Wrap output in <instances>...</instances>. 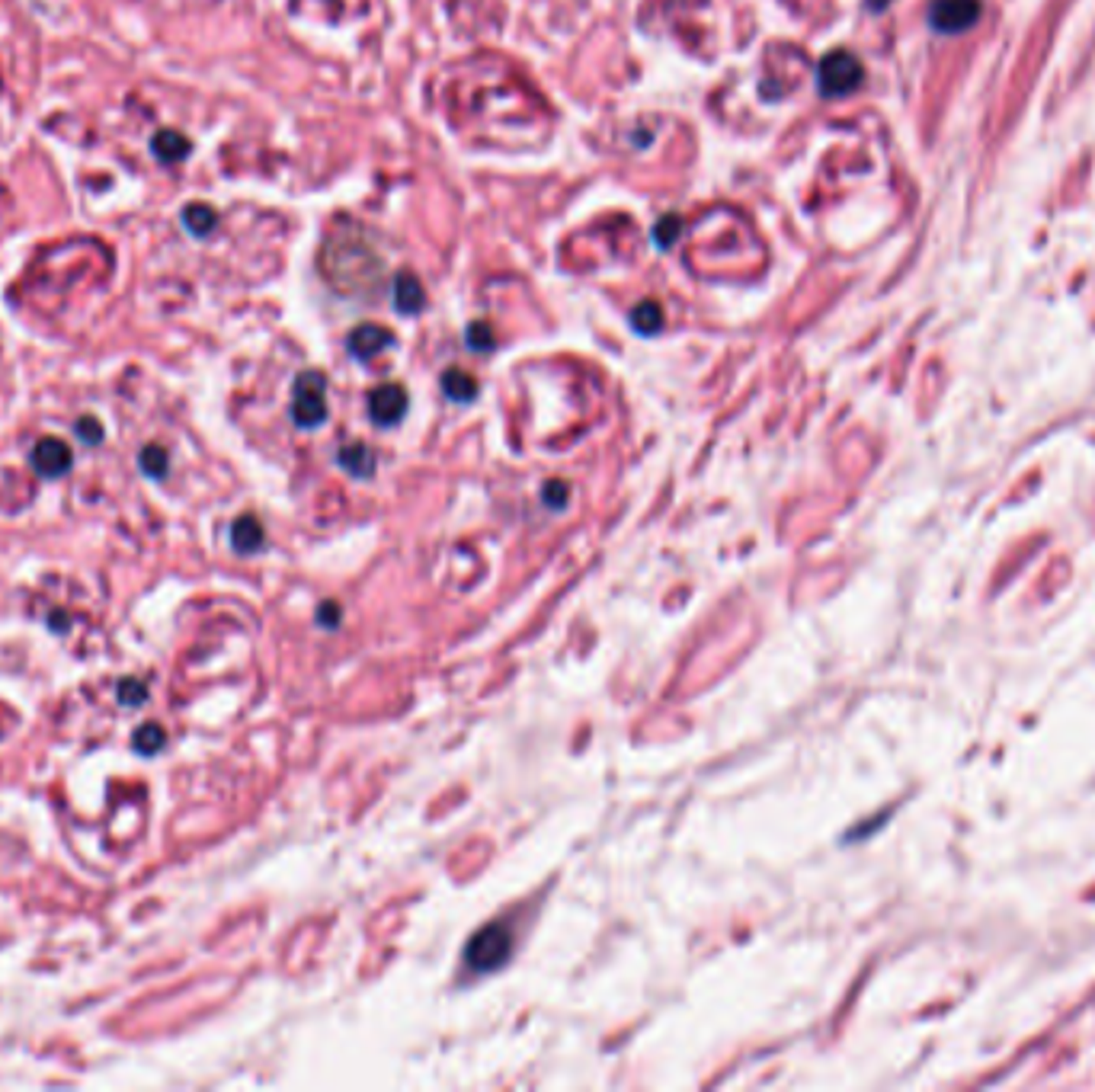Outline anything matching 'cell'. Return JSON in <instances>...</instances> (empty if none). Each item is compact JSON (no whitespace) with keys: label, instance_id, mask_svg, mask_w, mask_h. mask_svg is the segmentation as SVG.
Returning a JSON list of instances; mask_svg holds the SVG:
<instances>
[{"label":"cell","instance_id":"16","mask_svg":"<svg viewBox=\"0 0 1095 1092\" xmlns=\"http://www.w3.org/2000/svg\"><path fill=\"white\" fill-rule=\"evenodd\" d=\"M163 743H167V733H163L161 724H142L135 733H132V746H135V753H142V756L161 753Z\"/></svg>","mask_w":1095,"mask_h":1092},{"label":"cell","instance_id":"10","mask_svg":"<svg viewBox=\"0 0 1095 1092\" xmlns=\"http://www.w3.org/2000/svg\"><path fill=\"white\" fill-rule=\"evenodd\" d=\"M394 308L400 314H417L426 308V289L413 272H398L394 276Z\"/></svg>","mask_w":1095,"mask_h":1092},{"label":"cell","instance_id":"19","mask_svg":"<svg viewBox=\"0 0 1095 1092\" xmlns=\"http://www.w3.org/2000/svg\"><path fill=\"white\" fill-rule=\"evenodd\" d=\"M465 343H468V349H474V353H490L497 339H494L490 324H484V320H471V324H468V330H465Z\"/></svg>","mask_w":1095,"mask_h":1092},{"label":"cell","instance_id":"7","mask_svg":"<svg viewBox=\"0 0 1095 1092\" xmlns=\"http://www.w3.org/2000/svg\"><path fill=\"white\" fill-rule=\"evenodd\" d=\"M33 468L39 471L42 477H61L68 475L71 465H74V455H71V446L58 436H45V439L35 442L33 448Z\"/></svg>","mask_w":1095,"mask_h":1092},{"label":"cell","instance_id":"9","mask_svg":"<svg viewBox=\"0 0 1095 1092\" xmlns=\"http://www.w3.org/2000/svg\"><path fill=\"white\" fill-rule=\"evenodd\" d=\"M190 151H192V142L176 129H161V132H154V138H151V154H154L161 163L186 161Z\"/></svg>","mask_w":1095,"mask_h":1092},{"label":"cell","instance_id":"3","mask_svg":"<svg viewBox=\"0 0 1095 1092\" xmlns=\"http://www.w3.org/2000/svg\"><path fill=\"white\" fill-rule=\"evenodd\" d=\"M862 77H865V68H862L859 58L852 52H845V48L826 52L817 64V87H820V93L830 96V100L855 93V90L862 87Z\"/></svg>","mask_w":1095,"mask_h":1092},{"label":"cell","instance_id":"1","mask_svg":"<svg viewBox=\"0 0 1095 1092\" xmlns=\"http://www.w3.org/2000/svg\"><path fill=\"white\" fill-rule=\"evenodd\" d=\"M321 266H324L333 289H340V292H365V289H372L381 276L379 253L369 247V241H365L359 231L356 234L333 231L330 241L324 244Z\"/></svg>","mask_w":1095,"mask_h":1092},{"label":"cell","instance_id":"5","mask_svg":"<svg viewBox=\"0 0 1095 1092\" xmlns=\"http://www.w3.org/2000/svg\"><path fill=\"white\" fill-rule=\"evenodd\" d=\"M983 7L981 0H932L929 7V26L939 35H961L977 26Z\"/></svg>","mask_w":1095,"mask_h":1092},{"label":"cell","instance_id":"23","mask_svg":"<svg viewBox=\"0 0 1095 1092\" xmlns=\"http://www.w3.org/2000/svg\"><path fill=\"white\" fill-rule=\"evenodd\" d=\"M318 622L324 625V628H333V625L340 622V605H337V603H330V599H327V603L318 609Z\"/></svg>","mask_w":1095,"mask_h":1092},{"label":"cell","instance_id":"13","mask_svg":"<svg viewBox=\"0 0 1095 1092\" xmlns=\"http://www.w3.org/2000/svg\"><path fill=\"white\" fill-rule=\"evenodd\" d=\"M180 221H182V228L192 234V238H209V234L215 231V224H218V212L212 209V205H205V202H190L186 209H182Z\"/></svg>","mask_w":1095,"mask_h":1092},{"label":"cell","instance_id":"18","mask_svg":"<svg viewBox=\"0 0 1095 1092\" xmlns=\"http://www.w3.org/2000/svg\"><path fill=\"white\" fill-rule=\"evenodd\" d=\"M138 465H142V471H144L148 477L161 481V477H167L170 458H167V452H163L161 446H144L142 455H138Z\"/></svg>","mask_w":1095,"mask_h":1092},{"label":"cell","instance_id":"17","mask_svg":"<svg viewBox=\"0 0 1095 1092\" xmlns=\"http://www.w3.org/2000/svg\"><path fill=\"white\" fill-rule=\"evenodd\" d=\"M679 234H683V218H679V215H663L660 221L654 224L650 241H654L660 251H669V247L679 241Z\"/></svg>","mask_w":1095,"mask_h":1092},{"label":"cell","instance_id":"21","mask_svg":"<svg viewBox=\"0 0 1095 1092\" xmlns=\"http://www.w3.org/2000/svg\"><path fill=\"white\" fill-rule=\"evenodd\" d=\"M74 433H77V439H81L84 446H100V442H103V427H100V420H96V417H81V420L74 423Z\"/></svg>","mask_w":1095,"mask_h":1092},{"label":"cell","instance_id":"20","mask_svg":"<svg viewBox=\"0 0 1095 1092\" xmlns=\"http://www.w3.org/2000/svg\"><path fill=\"white\" fill-rule=\"evenodd\" d=\"M115 695H119L122 705H129V708L144 705V699H148V685L138 683V679H122L119 693H115Z\"/></svg>","mask_w":1095,"mask_h":1092},{"label":"cell","instance_id":"8","mask_svg":"<svg viewBox=\"0 0 1095 1092\" xmlns=\"http://www.w3.org/2000/svg\"><path fill=\"white\" fill-rule=\"evenodd\" d=\"M394 343V333L381 324H359L356 330L350 333L346 339V347L356 359H375L379 353H385L388 347Z\"/></svg>","mask_w":1095,"mask_h":1092},{"label":"cell","instance_id":"12","mask_svg":"<svg viewBox=\"0 0 1095 1092\" xmlns=\"http://www.w3.org/2000/svg\"><path fill=\"white\" fill-rule=\"evenodd\" d=\"M337 462L350 471L352 477H372L375 471V452L362 442H350L337 452Z\"/></svg>","mask_w":1095,"mask_h":1092},{"label":"cell","instance_id":"2","mask_svg":"<svg viewBox=\"0 0 1095 1092\" xmlns=\"http://www.w3.org/2000/svg\"><path fill=\"white\" fill-rule=\"evenodd\" d=\"M291 420L301 429H314L327 420V375L304 369L291 388Z\"/></svg>","mask_w":1095,"mask_h":1092},{"label":"cell","instance_id":"14","mask_svg":"<svg viewBox=\"0 0 1095 1092\" xmlns=\"http://www.w3.org/2000/svg\"><path fill=\"white\" fill-rule=\"evenodd\" d=\"M442 391H446V398L455 400V404H468V400L478 398V381H474L468 372H461V369H446V372H442Z\"/></svg>","mask_w":1095,"mask_h":1092},{"label":"cell","instance_id":"22","mask_svg":"<svg viewBox=\"0 0 1095 1092\" xmlns=\"http://www.w3.org/2000/svg\"><path fill=\"white\" fill-rule=\"evenodd\" d=\"M541 500H545V507H551V509H564V503H567V484L548 481L545 487H541Z\"/></svg>","mask_w":1095,"mask_h":1092},{"label":"cell","instance_id":"15","mask_svg":"<svg viewBox=\"0 0 1095 1092\" xmlns=\"http://www.w3.org/2000/svg\"><path fill=\"white\" fill-rule=\"evenodd\" d=\"M631 330L641 333V337H654V333H660L663 330L660 301L647 299V301H641V305H635V311H631Z\"/></svg>","mask_w":1095,"mask_h":1092},{"label":"cell","instance_id":"11","mask_svg":"<svg viewBox=\"0 0 1095 1092\" xmlns=\"http://www.w3.org/2000/svg\"><path fill=\"white\" fill-rule=\"evenodd\" d=\"M263 542L266 536L257 516H237L234 526H231V548L237 555H253V551L263 548Z\"/></svg>","mask_w":1095,"mask_h":1092},{"label":"cell","instance_id":"6","mask_svg":"<svg viewBox=\"0 0 1095 1092\" xmlns=\"http://www.w3.org/2000/svg\"><path fill=\"white\" fill-rule=\"evenodd\" d=\"M407 404H410V398H407L404 385L388 381V385H379L372 394H369V417H372L379 427H394V423L404 420Z\"/></svg>","mask_w":1095,"mask_h":1092},{"label":"cell","instance_id":"4","mask_svg":"<svg viewBox=\"0 0 1095 1092\" xmlns=\"http://www.w3.org/2000/svg\"><path fill=\"white\" fill-rule=\"evenodd\" d=\"M509 951H513L509 930H503V926H487V930H480L478 936L471 939V945L465 949V961L471 970L487 974V970L500 968V964L509 958Z\"/></svg>","mask_w":1095,"mask_h":1092}]
</instances>
